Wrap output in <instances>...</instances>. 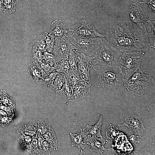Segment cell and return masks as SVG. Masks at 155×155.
Here are the masks:
<instances>
[{
	"label": "cell",
	"mask_w": 155,
	"mask_h": 155,
	"mask_svg": "<svg viewBox=\"0 0 155 155\" xmlns=\"http://www.w3.org/2000/svg\"><path fill=\"white\" fill-rule=\"evenodd\" d=\"M148 34L129 21H119L108 30L104 39L122 52L145 53L150 46Z\"/></svg>",
	"instance_id": "6da1fadb"
},
{
	"label": "cell",
	"mask_w": 155,
	"mask_h": 155,
	"mask_svg": "<svg viewBox=\"0 0 155 155\" xmlns=\"http://www.w3.org/2000/svg\"><path fill=\"white\" fill-rule=\"evenodd\" d=\"M154 81L149 70L140 67L127 81L123 83L127 92L140 96L146 93Z\"/></svg>",
	"instance_id": "7a4b0ae2"
},
{
	"label": "cell",
	"mask_w": 155,
	"mask_h": 155,
	"mask_svg": "<svg viewBox=\"0 0 155 155\" xmlns=\"http://www.w3.org/2000/svg\"><path fill=\"white\" fill-rule=\"evenodd\" d=\"M122 53L103 38L90 61L92 65L100 64L119 69V62Z\"/></svg>",
	"instance_id": "3957f363"
},
{
	"label": "cell",
	"mask_w": 155,
	"mask_h": 155,
	"mask_svg": "<svg viewBox=\"0 0 155 155\" xmlns=\"http://www.w3.org/2000/svg\"><path fill=\"white\" fill-rule=\"evenodd\" d=\"M92 68L103 88L114 91L123 82L122 75L119 69L98 64L92 65Z\"/></svg>",
	"instance_id": "277c9868"
},
{
	"label": "cell",
	"mask_w": 155,
	"mask_h": 155,
	"mask_svg": "<svg viewBox=\"0 0 155 155\" xmlns=\"http://www.w3.org/2000/svg\"><path fill=\"white\" fill-rule=\"evenodd\" d=\"M145 53L122 52L118 68L123 82L127 81L140 67Z\"/></svg>",
	"instance_id": "5b68a950"
},
{
	"label": "cell",
	"mask_w": 155,
	"mask_h": 155,
	"mask_svg": "<svg viewBox=\"0 0 155 155\" xmlns=\"http://www.w3.org/2000/svg\"><path fill=\"white\" fill-rule=\"evenodd\" d=\"M103 38L100 37H82L72 34L69 40L76 48L78 53L93 57L95 55Z\"/></svg>",
	"instance_id": "8992f818"
},
{
	"label": "cell",
	"mask_w": 155,
	"mask_h": 155,
	"mask_svg": "<svg viewBox=\"0 0 155 155\" xmlns=\"http://www.w3.org/2000/svg\"><path fill=\"white\" fill-rule=\"evenodd\" d=\"M129 21L142 30L147 32L146 26L150 20L141 7L135 4H131L126 10Z\"/></svg>",
	"instance_id": "52a82bcc"
},
{
	"label": "cell",
	"mask_w": 155,
	"mask_h": 155,
	"mask_svg": "<svg viewBox=\"0 0 155 155\" xmlns=\"http://www.w3.org/2000/svg\"><path fill=\"white\" fill-rule=\"evenodd\" d=\"M69 30L72 34L82 37L105 38V34L100 33L91 24L84 20L71 26Z\"/></svg>",
	"instance_id": "ba28073f"
},
{
	"label": "cell",
	"mask_w": 155,
	"mask_h": 155,
	"mask_svg": "<svg viewBox=\"0 0 155 155\" xmlns=\"http://www.w3.org/2000/svg\"><path fill=\"white\" fill-rule=\"evenodd\" d=\"M77 51L75 47L67 39L63 37H55L53 52L57 62L66 58Z\"/></svg>",
	"instance_id": "9c48e42d"
},
{
	"label": "cell",
	"mask_w": 155,
	"mask_h": 155,
	"mask_svg": "<svg viewBox=\"0 0 155 155\" xmlns=\"http://www.w3.org/2000/svg\"><path fill=\"white\" fill-rule=\"evenodd\" d=\"M86 139V143L88 145V148L90 151L95 152L101 154H109L110 149H106L104 146L108 141L102 136L97 137L87 135Z\"/></svg>",
	"instance_id": "30bf717a"
},
{
	"label": "cell",
	"mask_w": 155,
	"mask_h": 155,
	"mask_svg": "<svg viewBox=\"0 0 155 155\" xmlns=\"http://www.w3.org/2000/svg\"><path fill=\"white\" fill-rule=\"evenodd\" d=\"M125 121L124 124L118 125L120 126H126L130 131L133 132L136 136L142 137L145 128L140 117L134 115L130 118L126 117Z\"/></svg>",
	"instance_id": "8fae6325"
},
{
	"label": "cell",
	"mask_w": 155,
	"mask_h": 155,
	"mask_svg": "<svg viewBox=\"0 0 155 155\" xmlns=\"http://www.w3.org/2000/svg\"><path fill=\"white\" fill-rule=\"evenodd\" d=\"M49 34L55 37H63L69 40L70 38L68 30L60 20H56L51 24Z\"/></svg>",
	"instance_id": "7c38bea8"
},
{
	"label": "cell",
	"mask_w": 155,
	"mask_h": 155,
	"mask_svg": "<svg viewBox=\"0 0 155 155\" xmlns=\"http://www.w3.org/2000/svg\"><path fill=\"white\" fill-rule=\"evenodd\" d=\"M80 130L81 132L80 133L76 134L70 133L71 141V146H75L79 148L84 149L85 147L84 145L86 143H84L83 140L84 138L86 139L87 134L84 129H82L81 128Z\"/></svg>",
	"instance_id": "4fadbf2b"
},
{
	"label": "cell",
	"mask_w": 155,
	"mask_h": 155,
	"mask_svg": "<svg viewBox=\"0 0 155 155\" xmlns=\"http://www.w3.org/2000/svg\"><path fill=\"white\" fill-rule=\"evenodd\" d=\"M43 52L38 48L32 46L30 57V64L40 69L42 62Z\"/></svg>",
	"instance_id": "5bb4252c"
},
{
	"label": "cell",
	"mask_w": 155,
	"mask_h": 155,
	"mask_svg": "<svg viewBox=\"0 0 155 155\" xmlns=\"http://www.w3.org/2000/svg\"><path fill=\"white\" fill-rule=\"evenodd\" d=\"M102 123V116L101 115L99 120L94 125L86 126V129H84L86 134L91 136L95 135L97 137L102 136L100 130Z\"/></svg>",
	"instance_id": "9a60e30c"
},
{
	"label": "cell",
	"mask_w": 155,
	"mask_h": 155,
	"mask_svg": "<svg viewBox=\"0 0 155 155\" xmlns=\"http://www.w3.org/2000/svg\"><path fill=\"white\" fill-rule=\"evenodd\" d=\"M48 34L44 32L38 35L32 42L31 45L36 47L43 53L46 51L45 39Z\"/></svg>",
	"instance_id": "2e32d148"
},
{
	"label": "cell",
	"mask_w": 155,
	"mask_h": 155,
	"mask_svg": "<svg viewBox=\"0 0 155 155\" xmlns=\"http://www.w3.org/2000/svg\"><path fill=\"white\" fill-rule=\"evenodd\" d=\"M43 137L52 148L57 150V139L54 132L51 128L44 134Z\"/></svg>",
	"instance_id": "e0dca14e"
},
{
	"label": "cell",
	"mask_w": 155,
	"mask_h": 155,
	"mask_svg": "<svg viewBox=\"0 0 155 155\" xmlns=\"http://www.w3.org/2000/svg\"><path fill=\"white\" fill-rule=\"evenodd\" d=\"M34 81L37 84H41L42 81V73L39 68L36 66L30 64L28 70Z\"/></svg>",
	"instance_id": "ac0fdd59"
},
{
	"label": "cell",
	"mask_w": 155,
	"mask_h": 155,
	"mask_svg": "<svg viewBox=\"0 0 155 155\" xmlns=\"http://www.w3.org/2000/svg\"><path fill=\"white\" fill-rule=\"evenodd\" d=\"M55 37L52 35L48 34L45 39L46 51L51 53L53 52L54 43Z\"/></svg>",
	"instance_id": "d6986e66"
},
{
	"label": "cell",
	"mask_w": 155,
	"mask_h": 155,
	"mask_svg": "<svg viewBox=\"0 0 155 155\" xmlns=\"http://www.w3.org/2000/svg\"><path fill=\"white\" fill-rule=\"evenodd\" d=\"M42 61L48 62H50V64L52 62H57L54 55L47 51H45L43 53Z\"/></svg>",
	"instance_id": "ffe728a7"
},
{
	"label": "cell",
	"mask_w": 155,
	"mask_h": 155,
	"mask_svg": "<svg viewBox=\"0 0 155 155\" xmlns=\"http://www.w3.org/2000/svg\"><path fill=\"white\" fill-rule=\"evenodd\" d=\"M145 2L148 4V7L147 10L149 11H152L155 12L154 0H146L145 1H143L141 3Z\"/></svg>",
	"instance_id": "44dd1931"
},
{
	"label": "cell",
	"mask_w": 155,
	"mask_h": 155,
	"mask_svg": "<svg viewBox=\"0 0 155 155\" xmlns=\"http://www.w3.org/2000/svg\"><path fill=\"white\" fill-rule=\"evenodd\" d=\"M149 24H150L152 28V32L151 33H150L151 34L153 39L154 41V45L155 46V21H150Z\"/></svg>",
	"instance_id": "7402d4cb"
},
{
	"label": "cell",
	"mask_w": 155,
	"mask_h": 155,
	"mask_svg": "<svg viewBox=\"0 0 155 155\" xmlns=\"http://www.w3.org/2000/svg\"><path fill=\"white\" fill-rule=\"evenodd\" d=\"M135 135H131L129 137V140L132 143L135 144L137 142H138V141L136 140V137Z\"/></svg>",
	"instance_id": "603a6c76"
}]
</instances>
